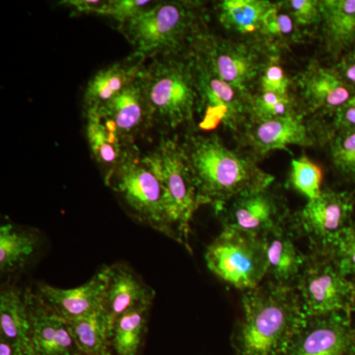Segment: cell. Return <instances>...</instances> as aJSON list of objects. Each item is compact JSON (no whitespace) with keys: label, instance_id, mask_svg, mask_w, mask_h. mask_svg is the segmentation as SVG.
Listing matches in <instances>:
<instances>
[{"label":"cell","instance_id":"cell-1","mask_svg":"<svg viewBox=\"0 0 355 355\" xmlns=\"http://www.w3.org/2000/svg\"><path fill=\"white\" fill-rule=\"evenodd\" d=\"M203 205L216 211L246 193L270 189L275 177L252 155L229 148L216 133H190L180 140Z\"/></svg>","mask_w":355,"mask_h":355},{"label":"cell","instance_id":"cell-28","mask_svg":"<svg viewBox=\"0 0 355 355\" xmlns=\"http://www.w3.org/2000/svg\"><path fill=\"white\" fill-rule=\"evenodd\" d=\"M67 322L84 355H104L110 352V323L103 308L87 316Z\"/></svg>","mask_w":355,"mask_h":355},{"label":"cell","instance_id":"cell-9","mask_svg":"<svg viewBox=\"0 0 355 355\" xmlns=\"http://www.w3.org/2000/svg\"><path fill=\"white\" fill-rule=\"evenodd\" d=\"M295 288L307 317L343 314L355 304V286L329 254L308 257Z\"/></svg>","mask_w":355,"mask_h":355},{"label":"cell","instance_id":"cell-23","mask_svg":"<svg viewBox=\"0 0 355 355\" xmlns=\"http://www.w3.org/2000/svg\"><path fill=\"white\" fill-rule=\"evenodd\" d=\"M85 116V135L93 160L101 169L105 184H108L125 153V142L106 125L97 111H88Z\"/></svg>","mask_w":355,"mask_h":355},{"label":"cell","instance_id":"cell-33","mask_svg":"<svg viewBox=\"0 0 355 355\" xmlns=\"http://www.w3.org/2000/svg\"><path fill=\"white\" fill-rule=\"evenodd\" d=\"M157 1L153 0H108L98 12V16L107 17L116 23V27L148 10Z\"/></svg>","mask_w":355,"mask_h":355},{"label":"cell","instance_id":"cell-15","mask_svg":"<svg viewBox=\"0 0 355 355\" xmlns=\"http://www.w3.org/2000/svg\"><path fill=\"white\" fill-rule=\"evenodd\" d=\"M35 355H84L72 336L67 320L51 309L36 292L26 289Z\"/></svg>","mask_w":355,"mask_h":355},{"label":"cell","instance_id":"cell-7","mask_svg":"<svg viewBox=\"0 0 355 355\" xmlns=\"http://www.w3.org/2000/svg\"><path fill=\"white\" fill-rule=\"evenodd\" d=\"M205 259L210 272L242 292L261 286L266 277L265 244L259 236L223 228Z\"/></svg>","mask_w":355,"mask_h":355},{"label":"cell","instance_id":"cell-39","mask_svg":"<svg viewBox=\"0 0 355 355\" xmlns=\"http://www.w3.org/2000/svg\"><path fill=\"white\" fill-rule=\"evenodd\" d=\"M336 71L349 85L355 86V48L338 62Z\"/></svg>","mask_w":355,"mask_h":355},{"label":"cell","instance_id":"cell-18","mask_svg":"<svg viewBox=\"0 0 355 355\" xmlns=\"http://www.w3.org/2000/svg\"><path fill=\"white\" fill-rule=\"evenodd\" d=\"M106 286V268L103 266L92 279L83 286L67 289L39 284L35 292L60 317L73 320L102 309Z\"/></svg>","mask_w":355,"mask_h":355},{"label":"cell","instance_id":"cell-26","mask_svg":"<svg viewBox=\"0 0 355 355\" xmlns=\"http://www.w3.org/2000/svg\"><path fill=\"white\" fill-rule=\"evenodd\" d=\"M150 308L128 311L110 328L109 349L113 355H139L147 331Z\"/></svg>","mask_w":355,"mask_h":355},{"label":"cell","instance_id":"cell-10","mask_svg":"<svg viewBox=\"0 0 355 355\" xmlns=\"http://www.w3.org/2000/svg\"><path fill=\"white\" fill-rule=\"evenodd\" d=\"M190 51L202 58L222 80L249 96L266 64L253 46L221 38L207 29L193 40Z\"/></svg>","mask_w":355,"mask_h":355},{"label":"cell","instance_id":"cell-40","mask_svg":"<svg viewBox=\"0 0 355 355\" xmlns=\"http://www.w3.org/2000/svg\"><path fill=\"white\" fill-rule=\"evenodd\" d=\"M0 355H27L17 347L0 336Z\"/></svg>","mask_w":355,"mask_h":355},{"label":"cell","instance_id":"cell-21","mask_svg":"<svg viewBox=\"0 0 355 355\" xmlns=\"http://www.w3.org/2000/svg\"><path fill=\"white\" fill-rule=\"evenodd\" d=\"M266 257V277L275 286L295 287L308 257L299 251L293 236L284 225L263 236Z\"/></svg>","mask_w":355,"mask_h":355},{"label":"cell","instance_id":"cell-20","mask_svg":"<svg viewBox=\"0 0 355 355\" xmlns=\"http://www.w3.org/2000/svg\"><path fill=\"white\" fill-rule=\"evenodd\" d=\"M147 60L130 55L125 60L98 70L84 89V113L97 111L139 78Z\"/></svg>","mask_w":355,"mask_h":355},{"label":"cell","instance_id":"cell-17","mask_svg":"<svg viewBox=\"0 0 355 355\" xmlns=\"http://www.w3.org/2000/svg\"><path fill=\"white\" fill-rule=\"evenodd\" d=\"M107 286L103 310L108 317L110 328L121 315L137 308L151 307L155 291L127 263L105 266Z\"/></svg>","mask_w":355,"mask_h":355},{"label":"cell","instance_id":"cell-35","mask_svg":"<svg viewBox=\"0 0 355 355\" xmlns=\"http://www.w3.org/2000/svg\"><path fill=\"white\" fill-rule=\"evenodd\" d=\"M259 83H260V91L275 93L282 96H291L289 94L291 80L284 71V67L277 60H273V58L266 62Z\"/></svg>","mask_w":355,"mask_h":355},{"label":"cell","instance_id":"cell-12","mask_svg":"<svg viewBox=\"0 0 355 355\" xmlns=\"http://www.w3.org/2000/svg\"><path fill=\"white\" fill-rule=\"evenodd\" d=\"M355 330L340 313L306 318L282 355H352Z\"/></svg>","mask_w":355,"mask_h":355},{"label":"cell","instance_id":"cell-36","mask_svg":"<svg viewBox=\"0 0 355 355\" xmlns=\"http://www.w3.org/2000/svg\"><path fill=\"white\" fill-rule=\"evenodd\" d=\"M298 27H309L321 22V6L318 0H288L282 2Z\"/></svg>","mask_w":355,"mask_h":355},{"label":"cell","instance_id":"cell-4","mask_svg":"<svg viewBox=\"0 0 355 355\" xmlns=\"http://www.w3.org/2000/svg\"><path fill=\"white\" fill-rule=\"evenodd\" d=\"M154 127H196L198 95L190 51L147 60L140 73Z\"/></svg>","mask_w":355,"mask_h":355},{"label":"cell","instance_id":"cell-8","mask_svg":"<svg viewBox=\"0 0 355 355\" xmlns=\"http://www.w3.org/2000/svg\"><path fill=\"white\" fill-rule=\"evenodd\" d=\"M198 95V128L209 132L223 127L238 132L250 120L252 96L222 80L205 60L190 51Z\"/></svg>","mask_w":355,"mask_h":355},{"label":"cell","instance_id":"cell-6","mask_svg":"<svg viewBox=\"0 0 355 355\" xmlns=\"http://www.w3.org/2000/svg\"><path fill=\"white\" fill-rule=\"evenodd\" d=\"M107 186L120 196L130 216L172 238L162 183L135 144L125 148Z\"/></svg>","mask_w":355,"mask_h":355},{"label":"cell","instance_id":"cell-3","mask_svg":"<svg viewBox=\"0 0 355 355\" xmlns=\"http://www.w3.org/2000/svg\"><path fill=\"white\" fill-rule=\"evenodd\" d=\"M116 29L132 46V55L148 60L189 53L207 26L200 2L157 1Z\"/></svg>","mask_w":355,"mask_h":355},{"label":"cell","instance_id":"cell-34","mask_svg":"<svg viewBox=\"0 0 355 355\" xmlns=\"http://www.w3.org/2000/svg\"><path fill=\"white\" fill-rule=\"evenodd\" d=\"M329 256L345 277L355 275V224L343 231Z\"/></svg>","mask_w":355,"mask_h":355},{"label":"cell","instance_id":"cell-11","mask_svg":"<svg viewBox=\"0 0 355 355\" xmlns=\"http://www.w3.org/2000/svg\"><path fill=\"white\" fill-rule=\"evenodd\" d=\"M352 209L345 193L326 189L296 214L295 226L309 239L314 253L329 254L347 228Z\"/></svg>","mask_w":355,"mask_h":355},{"label":"cell","instance_id":"cell-30","mask_svg":"<svg viewBox=\"0 0 355 355\" xmlns=\"http://www.w3.org/2000/svg\"><path fill=\"white\" fill-rule=\"evenodd\" d=\"M323 171L317 163L307 156L292 159L289 184L292 188L309 200H315L322 193Z\"/></svg>","mask_w":355,"mask_h":355},{"label":"cell","instance_id":"cell-37","mask_svg":"<svg viewBox=\"0 0 355 355\" xmlns=\"http://www.w3.org/2000/svg\"><path fill=\"white\" fill-rule=\"evenodd\" d=\"M104 2L101 0H64L60 2V6L67 7L76 15H98Z\"/></svg>","mask_w":355,"mask_h":355},{"label":"cell","instance_id":"cell-38","mask_svg":"<svg viewBox=\"0 0 355 355\" xmlns=\"http://www.w3.org/2000/svg\"><path fill=\"white\" fill-rule=\"evenodd\" d=\"M335 125L338 130H355V94L336 112Z\"/></svg>","mask_w":355,"mask_h":355},{"label":"cell","instance_id":"cell-31","mask_svg":"<svg viewBox=\"0 0 355 355\" xmlns=\"http://www.w3.org/2000/svg\"><path fill=\"white\" fill-rule=\"evenodd\" d=\"M298 26L288 11L282 6V2L273 3L266 14L260 32V36L270 41L288 42L296 36Z\"/></svg>","mask_w":355,"mask_h":355},{"label":"cell","instance_id":"cell-29","mask_svg":"<svg viewBox=\"0 0 355 355\" xmlns=\"http://www.w3.org/2000/svg\"><path fill=\"white\" fill-rule=\"evenodd\" d=\"M299 116L297 105L291 96L260 92L253 94L250 107V120L263 121L284 116Z\"/></svg>","mask_w":355,"mask_h":355},{"label":"cell","instance_id":"cell-19","mask_svg":"<svg viewBox=\"0 0 355 355\" xmlns=\"http://www.w3.org/2000/svg\"><path fill=\"white\" fill-rule=\"evenodd\" d=\"M303 99L311 110L316 112H336L342 108L355 94L336 71L316 62H311L298 78Z\"/></svg>","mask_w":355,"mask_h":355},{"label":"cell","instance_id":"cell-16","mask_svg":"<svg viewBox=\"0 0 355 355\" xmlns=\"http://www.w3.org/2000/svg\"><path fill=\"white\" fill-rule=\"evenodd\" d=\"M251 123L245 130L243 140L257 160L289 146L308 147L316 142L313 130L300 114Z\"/></svg>","mask_w":355,"mask_h":355},{"label":"cell","instance_id":"cell-14","mask_svg":"<svg viewBox=\"0 0 355 355\" xmlns=\"http://www.w3.org/2000/svg\"><path fill=\"white\" fill-rule=\"evenodd\" d=\"M97 112L125 146H133L135 140L154 128L153 114L144 95L140 76L132 85Z\"/></svg>","mask_w":355,"mask_h":355},{"label":"cell","instance_id":"cell-22","mask_svg":"<svg viewBox=\"0 0 355 355\" xmlns=\"http://www.w3.org/2000/svg\"><path fill=\"white\" fill-rule=\"evenodd\" d=\"M0 336L26 354L35 355L25 291L14 284H6L0 292Z\"/></svg>","mask_w":355,"mask_h":355},{"label":"cell","instance_id":"cell-41","mask_svg":"<svg viewBox=\"0 0 355 355\" xmlns=\"http://www.w3.org/2000/svg\"><path fill=\"white\" fill-rule=\"evenodd\" d=\"M104 355H113V354H112L111 352H107L106 354H104Z\"/></svg>","mask_w":355,"mask_h":355},{"label":"cell","instance_id":"cell-27","mask_svg":"<svg viewBox=\"0 0 355 355\" xmlns=\"http://www.w3.org/2000/svg\"><path fill=\"white\" fill-rule=\"evenodd\" d=\"M38 238L12 223L0 227V270L13 272L24 268L36 252Z\"/></svg>","mask_w":355,"mask_h":355},{"label":"cell","instance_id":"cell-13","mask_svg":"<svg viewBox=\"0 0 355 355\" xmlns=\"http://www.w3.org/2000/svg\"><path fill=\"white\" fill-rule=\"evenodd\" d=\"M216 212L223 228L259 237L284 225L286 218L284 203L270 189L240 196Z\"/></svg>","mask_w":355,"mask_h":355},{"label":"cell","instance_id":"cell-25","mask_svg":"<svg viewBox=\"0 0 355 355\" xmlns=\"http://www.w3.org/2000/svg\"><path fill=\"white\" fill-rule=\"evenodd\" d=\"M273 2L266 0H223L217 4L218 20L225 29L240 35H260Z\"/></svg>","mask_w":355,"mask_h":355},{"label":"cell","instance_id":"cell-24","mask_svg":"<svg viewBox=\"0 0 355 355\" xmlns=\"http://www.w3.org/2000/svg\"><path fill=\"white\" fill-rule=\"evenodd\" d=\"M320 6L324 43L338 55L355 44V0H322Z\"/></svg>","mask_w":355,"mask_h":355},{"label":"cell","instance_id":"cell-32","mask_svg":"<svg viewBox=\"0 0 355 355\" xmlns=\"http://www.w3.org/2000/svg\"><path fill=\"white\" fill-rule=\"evenodd\" d=\"M331 162L338 171L355 180V130H338L330 144Z\"/></svg>","mask_w":355,"mask_h":355},{"label":"cell","instance_id":"cell-2","mask_svg":"<svg viewBox=\"0 0 355 355\" xmlns=\"http://www.w3.org/2000/svg\"><path fill=\"white\" fill-rule=\"evenodd\" d=\"M242 306L232 336L235 355H282L307 318L295 287L268 282L243 292Z\"/></svg>","mask_w":355,"mask_h":355},{"label":"cell","instance_id":"cell-42","mask_svg":"<svg viewBox=\"0 0 355 355\" xmlns=\"http://www.w3.org/2000/svg\"><path fill=\"white\" fill-rule=\"evenodd\" d=\"M352 355H355V354H352Z\"/></svg>","mask_w":355,"mask_h":355},{"label":"cell","instance_id":"cell-5","mask_svg":"<svg viewBox=\"0 0 355 355\" xmlns=\"http://www.w3.org/2000/svg\"><path fill=\"white\" fill-rule=\"evenodd\" d=\"M142 157L157 175L164 189L172 239L191 253L189 239L191 222L202 202L180 139L163 135L157 146L142 154Z\"/></svg>","mask_w":355,"mask_h":355}]
</instances>
